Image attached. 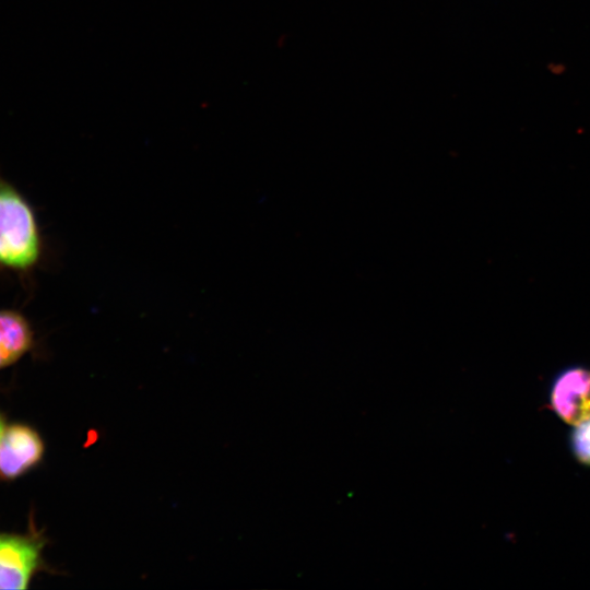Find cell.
Returning a JSON list of instances; mask_svg holds the SVG:
<instances>
[{
	"instance_id": "5",
	"label": "cell",
	"mask_w": 590,
	"mask_h": 590,
	"mask_svg": "<svg viewBox=\"0 0 590 590\" xmlns=\"http://www.w3.org/2000/svg\"><path fill=\"white\" fill-rule=\"evenodd\" d=\"M36 346L30 319L20 310L0 308V371L16 364Z\"/></svg>"
},
{
	"instance_id": "1",
	"label": "cell",
	"mask_w": 590,
	"mask_h": 590,
	"mask_svg": "<svg viewBox=\"0 0 590 590\" xmlns=\"http://www.w3.org/2000/svg\"><path fill=\"white\" fill-rule=\"evenodd\" d=\"M44 239L27 198L0 176V269L28 276L42 262Z\"/></svg>"
},
{
	"instance_id": "4",
	"label": "cell",
	"mask_w": 590,
	"mask_h": 590,
	"mask_svg": "<svg viewBox=\"0 0 590 590\" xmlns=\"http://www.w3.org/2000/svg\"><path fill=\"white\" fill-rule=\"evenodd\" d=\"M550 404L567 424L590 420V368L574 365L559 371L551 385Z\"/></svg>"
},
{
	"instance_id": "6",
	"label": "cell",
	"mask_w": 590,
	"mask_h": 590,
	"mask_svg": "<svg viewBox=\"0 0 590 590\" xmlns=\"http://www.w3.org/2000/svg\"><path fill=\"white\" fill-rule=\"evenodd\" d=\"M569 444L574 457L590 467V420L578 424L571 432Z\"/></svg>"
},
{
	"instance_id": "7",
	"label": "cell",
	"mask_w": 590,
	"mask_h": 590,
	"mask_svg": "<svg viewBox=\"0 0 590 590\" xmlns=\"http://www.w3.org/2000/svg\"><path fill=\"white\" fill-rule=\"evenodd\" d=\"M8 423L5 416L0 412V438L7 427Z\"/></svg>"
},
{
	"instance_id": "2",
	"label": "cell",
	"mask_w": 590,
	"mask_h": 590,
	"mask_svg": "<svg viewBox=\"0 0 590 590\" xmlns=\"http://www.w3.org/2000/svg\"><path fill=\"white\" fill-rule=\"evenodd\" d=\"M46 544L34 526L26 533L0 532V589H27L36 574L48 570Z\"/></svg>"
},
{
	"instance_id": "3",
	"label": "cell",
	"mask_w": 590,
	"mask_h": 590,
	"mask_svg": "<svg viewBox=\"0 0 590 590\" xmlns=\"http://www.w3.org/2000/svg\"><path fill=\"white\" fill-rule=\"evenodd\" d=\"M45 449L35 427L23 422L8 424L0 438V481H15L37 468Z\"/></svg>"
}]
</instances>
